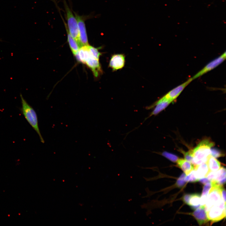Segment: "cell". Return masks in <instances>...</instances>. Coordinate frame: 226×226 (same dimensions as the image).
I'll use <instances>...</instances> for the list:
<instances>
[{
  "label": "cell",
  "mask_w": 226,
  "mask_h": 226,
  "mask_svg": "<svg viewBox=\"0 0 226 226\" xmlns=\"http://www.w3.org/2000/svg\"><path fill=\"white\" fill-rule=\"evenodd\" d=\"M212 182L218 185L222 186L226 182V170L223 167L216 171V175L214 180Z\"/></svg>",
  "instance_id": "5bb4252c"
},
{
  "label": "cell",
  "mask_w": 226,
  "mask_h": 226,
  "mask_svg": "<svg viewBox=\"0 0 226 226\" xmlns=\"http://www.w3.org/2000/svg\"><path fill=\"white\" fill-rule=\"evenodd\" d=\"M20 96L22 105V106L20 109L21 113L28 123L38 134L40 142L44 143V140L39 128L37 115L36 111L24 98L21 94H20Z\"/></svg>",
  "instance_id": "6da1fadb"
},
{
  "label": "cell",
  "mask_w": 226,
  "mask_h": 226,
  "mask_svg": "<svg viewBox=\"0 0 226 226\" xmlns=\"http://www.w3.org/2000/svg\"><path fill=\"white\" fill-rule=\"evenodd\" d=\"M64 24L67 32V41L70 49L73 54L74 55L78 51L80 47L77 41L69 33L65 23Z\"/></svg>",
  "instance_id": "9a60e30c"
},
{
  "label": "cell",
  "mask_w": 226,
  "mask_h": 226,
  "mask_svg": "<svg viewBox=\"0 0 226 226\" xmlns=\"http://www.w3.org/2000/svg\"><path fill=\"white\" fill-rule=\"evenodd\" d=\"M185 180L186 181L190 182H195L199 180L195 176L194 170L185 177Z\"/></svg>",
  "instance_id": "ffe728a7"
},
{
  "label": "cell",
  "mask_w": 226,
  "mask_h": 226,
  "mask_svg": "<svg viewBox=\"0 0 226 226\" xmlns=\"http://www.w3.org/2000/svg\"><path fill=\"white\" fill-rule=\"evenodd\" d=\"M171 102V101L162 97L152 105L146 107V109L149 110L155 106L149 116L146 118L145 120L152 116L156 115L158 114L167 107Z\"/></svg>",
  "instance_id": "30bf717a"
},
{
  "label": "cell",
  "mask_w": 226,
  "mask_h": 226,
  "mask_svg": "<svg viewBox=\"0 0 226 226\" xmlns=\"http://www.w3.org/2000/svg\"><path fill=\"white\" fill-rule=\"evenodd\" d=\"M211 188L209 190L206 202L204 205L206 211L222 199L221 194L222 186L213 183H211Z\"/></svg>",
  "instance_id": "5b68a950"
},
{
  "label": "cell",
  "mask_w": 226,
  "mask_h": 226,
  "mask_svg": "<svg viewBox=\"0 0 226 226\" xmlns=\"http://www.w3.org/2000/svg\"><path fill=\"white\" fill-rule=\"evenodd\" d=\"M192 214L200 225L205 223L209 221L204 205L200 206Z\"/></svg>",
  "instance_id": "8fae6325"
},
{
  "label": "cell",
  "mask_w": 226,
  "mask_h": 226,
  "mask_svg": "<svg viewBox=\"0 0 226 226\" xmlns=\"http://www.w3.org/2000/svg\"><path fill=\"white\" fill-rule=\"evenodd\" d=\"M210 171H216L221 168L220 163L211 155L206 161Z\"/></svg>",
  "instance_id": "2e32d148"
},
{
  "label": "cell",
  "mask_w": 226,
  "mask_h": 226,
  "mask_svg": "<svg viewBox=\"0 0 226 226\" xmlns=\"http://www.w3.org/2000/svg\"><path fill=\"white\" fill-rule=\"evenodd\" d=\"M182 153H183L184 154L185 159L191 162L192 164L193 162V157L191 151L186 152L183 151Z\"/></svg>",
  "instance_id": "7402d4cb"
},
{
  "label": "cell",
  "mask_w": 226,
  "mask_h": 226,
  "mask_svg": "<svg viewBox=\"0 0 226 226\" xmlns=\"http://www.w3.org/2000/svg\"><path fill=\"white\" fill-rule=\"evenodd\" d=\"M200 196L198 194L191 195L188 205L190 206L194 209H196L200 205Z\"/></svg>",
  "instance_id": "e0dca14e"
},
{
  "label": "cell",
  "mask_w": 226,
  "mask_h": 226,
  "mask_svg": "<svg viewBox=\"0 0 226 226\" xmlns=\"http://www.w3.org/2000/svg\"><path fill=\"white\" fill-rule=\"evenodd\" d=\"M176 162L178 166L187 175L194 170L193 165L185 159H178Z\"/></svg>",
  "instance_id": "4fadbf2b"
},
{
  "label": "cell",
  "mask_w": 226,
  "mask_h": 226,
  "mask_svg": "<svg viewBox=\"0 0 226 226\" xmlns=\"http://www.w3.org/2000/svg\"><path fill=\"white\" fill-rule=\"evenodd\" d=\"M186 176V174L183 173L179 178L176 182V185L178 187H182L185 184L186 181L185 180V178Z\"/></svg>",
  "instance_id": "44dd1931"
},
{
  "label": "cell",
  "mask_w": 226,
  "mask_h": 226,
  "mask_svg": "<svg viewBox=\"0 0 226 226\" xmlns=\"http://www.w3.org/2000/svg\"><path fill=\"white\" fill-rule=\"evenodd\" d=\"M225 204L226 202L222 199L207 211L206 212L208 220L213 223L225 218Z\"/></svg>",
  "instance_id": "3957f363"
},
{
  "label": "cell",
  "mask_w": 226,
  "mask_h": 226,
  "mask_svg": "<svg viewBox=\"0 0 226 226\" xmlns=\"http://www.w3.org/2000/svg\"><path fill=\"white\" fill-rule=\"evenodd\" d=\"M226 57V52L225 51L220 56L208 63L203 68L195 74L192 77L193 79L199 77L217 67L225 60Z\"/></svg>",
  "instance_id": "52a82bcc"
},
{
  "label": "cell",
  "mask_w": 226,
  "mask_h": 226,
  "mask_svg": "<svg viewBox=\"0 0 226 226\" xmlns=\"http://www.w3.org/2000/svg\"><path fill=\"white\" fill-rule=\"evenodd\" d=\"M214 143L208 139L202 141L192 150V164L194 167L203 163L206 162L211 155V148Z\"/></svg>",
  "instance_id": "7a4b0ae2"
},
{
  "label": "cell",
  "mask_w": 226,
  "mask_h": 226,
  "mask_svg": "<svg viewBox=\"0 0 226 226\" xmlns=\"http://www.w3.org/2000/svg\"><path fill=\"white\" fill-rule=\"evenodd\" d=\"M125 63V56L123 54H115L111 56L108 65L113 71L122 69Z\"/></svg>",
  "instance_id": "ba28073f"
},
{
  "label": "cell",
  "mask_w": 226,
  "mask_h": 226,
  "mask_svg": "<svg viewBox=\"0 0 226 226\" xmlns=\"http://www.w3.org/2000/svg\"><path fill=\"white\" fill-rule=\"evenodd\" d=\"M221 194L223 199L226 202V191L222 187L221 189Z\"/></svg>",
  "instance_id": "d4e9b609"
},
{
  "label": "cell",
  "mask_w": 226,
  "mask_h": 226,
  "mask_svg": "<svg viewBox=\"0 0 226 226\" xmlns=\"http://www.w3.org/2000/svg\"><path fill=\"white\" fill-rule=\"evenodd\" d=\"M199 180L203 184H206L207 183L210 182L206 177L202 178L200 179Z\"/></svg>",
  "instance_id": "484cf974"
},
{
  "label": "cell",
  "mask_w": 226,
  "mask_h": 226,
  "mask_svg": "<svg viewBox=\"0 0 226 226\" xmlns=\"http://www.w3.org/2000/svg\"><path fill=\"white\" fill-rule=\"evenodd\" d=\"M204 186L200 200V205H204L206 202L209 190L212 187L211 182L205 184Z\"/></svg>",
  "instance_id": "ac0fdd59"
},
{
  "label": "cell",
  "mask_w": 226,
  "mask_h": 226,
  "mask_svg": "<svg viewBox=\"0 0 226 226\" xmlns=\"http://www.w3.org/2000/svg\"><path fill=\"white\" fill-rule=\"evenodd\" d=\"M191 195L186 194L183 197V201L186 203L188 205L189 204V202Z\"/></svg>",
  "instance_id": "cb8c5ba5"
},
{
  "label": "cell",
  "mask_w": 226,
  "mask_h": 226,
  "mask_svg": "<svg viewBox=\"0 0 226 226\" xmlns=\"http://www.w3.org/2000/svg\"><path fill=\"white\" fill-rule=\"evenodd\" d=\"M64 1L67 21V24L65 23L67 28L69 34L78 44V32L77 19L66 1Z\"/></svg>",
  "instance_id": "277c9868"
},
{
  "label": "cell",
  "mask_w": 226,
  "mask_h": 226,
  "mask_svg": "<svg viewBox=\"0 0 226 226\" xmlns=\"http://www.w3.org/2000/svg\"><path fill=\"white\" fill-rule=\"evenodd\" d=\"M77 19L78 32V44L80 47L89 44L85 21L83 17L74 13Z\"/></svg>",
  "instance_id": "8992f818"
},
{
  "label": "cell",
  "mask_w": 226,
  "mask_h": 226,
  "mask_svg": "<svg viewBox=\"0 0 226 226\" xmlns=\"http://www.w3.org/2000/svg\"><path fill=\"white\" fill-rule=\"evenodd\" d=\"M193 80L192 77L190 78L182 84L169 91L163 97L172 102L177 98L184 89Z\"/></svg>",
  "instance_id": "9c48e42d"
},
{
  "label": "cell",
  "mask_w": 226,
  "mask_h": 226,
  "mask_svg": "<svg viewBox=\"0 0 226 226\" xmlns=\"http://www.w3.org/2000/svg\"><path fill=\"white\" fill-rule=\"evenodd\" d=\"M161 155L173 162H176L179 159L176 155L167 152H164Z\"/></svg>",
  "instance_id": "d6986e66"
},
{
  "label": "cell",
  "mask_w": 226,
  "mask_h": 226,
  "mask_svg": "<svg viewBox=\"0 0 226 226\" xmlns=\"http://www.w3.org/2000/svg\"><path fill=\"white\" fill-rule=\"evenodd\" d=\"M194 170L195 176L198 180L206 177L210 171L206 162L196 165Z\"/></svg>",
  "instance_id": "7c38bea8"
},
{
  "label": "cell",
  "mask_w": 226,
  "mask_h": 226,
  "mask_svg": "<svg viewBox=\"0 0 226 226\" xmlns=\"http://www.w3.org/2000/svg\"><path fill=\"white\" fill-rule=\"evenodd\" d=\"M211 155L214 158L220 157L223 155L221 153L215 149L211 150Z\"/></svg>",
  "instance_id": "603a6c76"
}]
</instances>
